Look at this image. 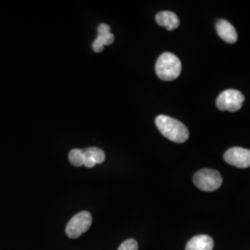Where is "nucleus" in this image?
Returning <instances> with one entry per match:
<instances>
[{
    "label": "nucleus",
    "instance_id": "f257e3e1",
    "mask_svg": "<svg viewBox=\"0 0 250 250\" xmlns=\"http://www.w3.org/2000/svg\"><path fill=\"white\" fill-rule=\"evenodd\" d=\"M155 124L161 134L172 142L184 143L189 137L188 127L171 117L159 115L155 120Z\"/></svg>",
    "mask_w": 250,
    "mask_h": 250
},
{
    "label": "nucleus",
    "instance_id": "f03ea898",
    "mask_svg": "<svg viewBox=\"0 0 250 250\" xmlns=\"http://www.w3.org/2000/svg\"><path fill=\"white\" fill-rule=\"evenodd\" d=\"M155 71L161 80H175L181 74L182 63L174 54L165 52L159 57Z\"/></svg>",
    "mask_w": 250,
    "mask_h": 250
},
{
    "label": "nucleus",
    "instance_id": "7ed1b4c3",
    "mask_svg": "<svg viewBox=\"0 0 250 250\" xmlns=\"http://www.w3.org/2000/svg\"><path fill=\"white\" fill-rule=\"evenodd\" d=\"M193 181L198 189L205 192H212L221 188L223 177L218 170L202 169L195 173Z\"/></svg>",
    "mask_w": 250,
    "mask_h": 250
},
{
    "label": "nucleus",
    "instance_id": "20e7f679",
    "mask_svg": "<svg viewBox=\"0 0 250 250\" xmlns=\"http://www.w3.org/2000/svg\"><path fill=\"white\" fill-rule=\"evenodd\" d=\"M92 222L93 218L90 212L81 211L74 215L70 220L66 226V233L72 239L78 238L83 232L88 231L92 225Z\"/></svg>",
    "mask_w": 250,
    "mask_h": 250
},
{
    "label": "nucleus",
    "instance_id": "39448f33",
    "mask_svg": "<svg viewBox=\"0 0 250 250\" xmlns=\"http://www.w3.org/2000/svg\"><path fill=\"white\" fill-rule=\"evenodd\" d=\"M245 97L241 92L234 89L225 90L216 100V106L220 110L235 112L241 108Z\"/></svg>",
    "mask_w": 250,
    "mask_h": 250
},
{
    "label": "nucleus",
    "instance_id": "423d86ee",
    "mask_svg": "<svg viewBox=\"0 0 250 250\" xmlns=\"http://www.w3.org/2000/svg\"><path fill=\"white\" fill-rule=\"evenodd\" d=\"M224 161L237 168L250 167V150L243 147H232L224 153Z\"/></svg>",
    "mask_w": 250,
    "mask_h": 250
},
{
    "label": "nucleus",
    "instance_id": "0eeeda50",
    "mask_svg": "<svg viewBox=\"0 0 250 250\" xmlns=\"http://www.w3.org/2000/svg\"><path fill=\"white\" fill-rule=\"evenodd\" d=\"M216 30L218 36H220L224 41L229 44H234L237 41V33L232 24L225 21L220 20L217 21Z\"/></svg>",
    "mask_w": 250,
    "mask_h": 250
},
{
    "label": "nucleus",
    "instance_id": "6e6552de",
    "mask_svg": "<svg viewBox=\"0 0 250 250\" xmlns=\"http://www.w3.org/2000/svg\"><path fill=\"white\" fill-rule=\"evenodd\" d=\"M214 248L213 239L207 234L194 236L188 241L186 250H212Z\"/></svg>",
    "mask_w": 250,
    "mask_h": 250
},
{
    "label": "nucleus",
    "instance_id": "1a4fd4ad",
    "mask_svg": "<svg viewBox=\"0 0 250 250\" xmlns=\"http://www.w3.org/2000/svg\"><path fill=\"white\" fill-rule=\"evenodd\" d=\"M84 163L83 166L86 168H93L97 164H100L105 161V153L98 147H88L83 150Z\"/></svg>",
    "mask_w": 250,
    "mask_h": 250
},
{
    "label": "nucleus",
    "instance_id": "9d476101",
    "mask_svg": "<svg viewBox=\"0 0 250 250\" xmlns=\"http://www.w3.org/2000/svg\"><path fill=\"white\" fill-rule=\"evenodd\" d=\"M156 21L160 26L165 27L168 31L178 28L180 24L178 16L171 11H161L156 15Z\"/></svg>",
    "mask_w": 250,
    "mask_h": 250
},
{
    "label": "nucleus",
    "instance_id": "9b49d317",
    "mask_svg": "<svg viewBox=\"0 0 250 250\" xmlns=\"http://www.w3.org/2000/svg\"><path fill=\"white\" fill-rule=\"evenodd\" d=\"M114 41V36L110 32H99L98 37L93 43V49L95 52L99 53L104 49V45L112 44Z\"/></svg>",
    "mask_w": 250,
    "mask_h": 250
},
{
    "label": "nucleus",
    "instance_id": "f8f14e48",
    "mask_svg": "<svg viewBox=\"0 0 250 250\" xmlns=\"http://www.w3.org/2000/svg\"><path fill=\"white\" fill-rule=\"evenodd\" d=\"M69 161L75 167L83 166L84 163V154L82 149H72L69 153Z\"/></svg>",
    "mask_w": 250,
    "mask_h": 250
},
{
    "label": "nucleus",
    "instance_id": "ddd939ff",
    "mask_svg": "<svg viewBox=\"0 0 250 250\" xmlns=\"http://www.w3.org/2000/svg\"><path fill=\"white\" fill-rule=\"evenodd\" d=\"M118 250H138V244L134 239H127L121 244Z\"/></svg>",
    "mask_w": 250,
    "mask_h": 250
},
{
    "label": "nucleus",
    "instance_id": "4468645a",
    "mask_svg": "<svg viewBox=\"0 0 250 250\" xmlns=\"http://www.w3.org/2000/svg\"><path fill=\"white\" fill-rule=\"evenodd\" d=\"M98 31L99 32H110V27L108 26L107 24L102 23L98 28Z\"/></svg>",
    "mask_w": 250,
    "mask_h": 250
}]
</instances>
